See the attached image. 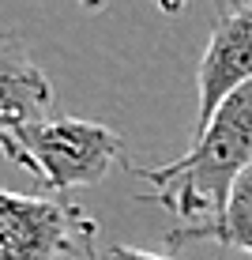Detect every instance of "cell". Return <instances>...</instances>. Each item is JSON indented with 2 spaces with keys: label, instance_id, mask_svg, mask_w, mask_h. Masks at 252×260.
<instances>
[{
  "label": "cell",
  "instance_id": "cell-1",
  "mask_svg": "<svg viewBox=\"0 0 252 260\" xmlns=\"http://www.w3.org/2000/svg\"><path fill=\"white\" fill-rule=\"evenodd\" d=\"M252 162V83L233 91L219 106L203 132L192 136V147L185 151L177 162L139 170L132 174L151 181L155 189L139 192L143 204H158V208L192 219L188 226H203L214 222L230 204L233 185Z\"/></svg>",
  "mask_w": 252,
  "mask_h": 260
},
{
  "label": "cell",
  "instance_id": "cell-2",
  "mask_svg": "<svg viewBox=\"0 0 252 260\" xmlns=\"http://www.w3.org/2000/svg\"><path fill=\"white\" fill-rule=\"evenodd\" d=\"M12 162L30 170L49 192L98 185L121 158L124 143L113 128L83 117H46L0 140Z\"/></svg>",
  "mask_w": 252,
  "mask_h": 260
},
{
  "label": "cell",
  "instance_id": "cell-3",
  "mask_svg": "<svg viewBox=\"0 0 252 260\" xmlns=\"http://www.w3.org/2000/svg\"><path fill=\"white\" fill-rule=\"evenodd\" d=\"M94 226L83 208L49 196H19L0 189V260H60L79 256L83 234Z\"/></svg>",
  "mask_w": 252,
  "mask_h": 260
},
{
  "label": "cell",
  "instance_id": "cell-4",
  "mask_svg": "<svg viewBox=\"0 0 252 260\" xmlns=\"http://www.w3.org/2000/svg\"><path fill=\"white\" fill-rule=\"evenodd\" d=\"M196 83H200L196 132H203L207 121L219 113V106L233 91L252 83V0L219 12L211 42H207L200 68H196Z\"/></svg>",
  "mask_w": 252,
  "mask_h": 260
},
{
  "label": "cell",
  "instance_id": "cell-5",
  "mask_svg": "<svg viewBox=\"0 0 252 260\" xmlns=\"http://www.w3.org/2000/svg\"><path fill=\"white\" fill-rule=\"evenodd\" d=\"M53 110V83L30 57L15 30H0V140L46 121Z\"/></svg>",
  "mask_w": 252,
  "mask_h": 260
},
{
  "label": "cell",
  "instance_id": "cell-6",
  "mask_svg": "<svg viewBox=\"0 0 252 260\" xmlns=\"http://www.w3.org/2000/svg\"><path fill=\"white\" fill-rule=\"evenodd\" d=\"M203 238L219 241V245H230V249H241V253L252 256V162L241 174V181L233 185L230 204L219 219L203 222V226H177V230H169L166 241H169V249H181L185 241H203Z\"/></svg>",
  "mask_w": 252,
  "mask_h": 260
},
{
  "label": "cell",
  "instance_id": "cell-7",
  "mask_svg": "<svg viewBox=\"0 0 252 260\" xmlns=\"http://www.w3.org/2000/svg\"><path fill=\"white\" fill-rule=\"evenodd\" d=\"M105 260H173V256H162V253H143V249H132V245H110Z\"/></svg>",
  "mask_w": 252,
  "mask_h": 260
},
{
  "label": "cell",
  "instance_id": "cell-8",
  "mask_svg": "<svg viewBox=\"0 0 252 260\" xmlns=\"http://www.w3.org/2000/svg\"><path fill=\"white\" fill-rule=\"evenodd\" d=\"M79 256H83V260H102V256H98V222H94V226H91V230L83 234V245H79Z\"/></svg>",
  "mask_w": 252,
  "mask_h": 260
},
{
  "label": "cell",
  "instance_id": "cell-9",
  "mask_svg": "<svg viewBox=\"0 0 252 260\" xmlns=\"http://www.w3.org/2000/svg\"><path fill=\"white\" fill-rule=\"evenodd\" d=\"M155 4H158L166 15H177V12H181V8L188 4V0H155Z\"/></svg>",
  "mask_w": 252,
  "mask_h": 260
},
{
  "label": "cell",
  "instance_id": "cell-10",
  "mask_svg": "<svg viewBox=\"0 0 252 260\" xmlns=\"http://www.w3.org/2000/svg\"><path fill=\"white\" fill-rule=\"evenodd\" d=\"M98 4H102V0H83V8H98Z\"/></svg>",
  "mask_w": 252,
  "mask_h": 260
}]
</instances>
